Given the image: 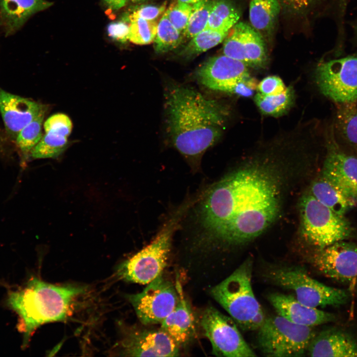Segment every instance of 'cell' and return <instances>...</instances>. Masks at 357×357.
I'll use <instances>...</instances> for the list:
<instances>
[{
	"mask_svg": "<svg viewBox=\"0 0 357 357\" xmlns=\"http://www.w3.org/2000/svg\"><path fill=\"white\" fill-rule=\"evenodd\" d=\"M269 153L215 183L200 204L199 220L209 243L234 245L258 237L280 212L281 186L275 163L283 144L272 139Z\"/></svg>",
	"mask_w": 357,
	"mask_h": 357,
	"instance_id": "cell-1",
	"label": "cell"
},
{
	"mask_svg": "<svg viewBox=\"0 0 357 357\" xmlns=\"http://www.w3.org/2000/svg\"><path fill=\"white\" fill-rule=\"evenodd\" d=\"M164 97L171 143L196 170L204 153L221 138L228 110L218 101L175 81L166 84Z\"/></svg>",
	"mask_w": 357,
	"mask_h": 357,
	"instance_id": "cell-2",
	"label": "cell"
},
{
	"mask_svg": "<svg viewBox=\"0 0 357 357\" xmlns=\"http://www.w3.org/2000/svg\"><path fill=\"white\" fill-rule=\"evenodd\" d=\"M84 291L83 287L55 285L33 278L23 288L9 292L7 301L18 315L17 328L23 336V347L42 325L65 320L76 298Z\"/></svg>",
	"mask_w": 357,
	"mask_h": 357,
	"instance_id": "cell-3",
	"label": "cell"
},
{
	"mask_svg": "<svg viewBox=\"0 0 357 357\" xmlns=\"http://www.w3.org/2000/svg\"><path fill=\"white\" fill-rule=\"evenodd\" d=\"M253 260L245 259L210 291L213 298L243 331L257 330L266 317L251 285Z\"/></svg>",
	"mask_w": 357,
	"mask_h": 357,
	"instance_id": "cell-4",
	"label": "cell"
},
{
	"mask_svg": "<svg viewBox=\"0 0 357 357\" xmlns=\"http://www.w3.org/2000/svg\"><path fill=\"white\" fill-rule=\"evenodd\" d=\"M190 204L189 202L182 204L149 244L119 266L117 273L119 279L147 285L162 274L169 257L173 235Z\"/></svg>",
	"mask_w": 357,
	"mask_h": 357,
	"instance_id": "cell-5",
	"label": "cell"
},
{
	"mask_svg": "<svg viewBox=\"0 0 357 357\" xmlns=\"http://www.w3.org/2000/svg\"><path fill=\"white\" fill-rule=\"evenodd\" d=\"M299 213L302 236L316 249L345 240L354 234L353 227L344 215L334 212L309 192L300 199Z\"/></svg>",
	"mask_w": 357,
	"mask_h": 357,
	"instance_id": "cell-6",
	"label": "cell"
},
{
	"mask_svg": "<svg viewBox=\"0 0 357 357\" xmlns=\"http://www.w3.org/2000/svg\"><path fill=\"white\" fill-rule=\"evenodd\" d=\"M264 277L273 284L293 291L299 301L310 307L338 306L350 298L347 291L319 282L301 266H275L267 270Z\"/></svg>",
	"mask_w": 357,
	"mask_h": 357,
	"instance_id": "cell-7",
	"label": "cell"
},
{
	"mask_svg": "<svg viewBox=\"0 0 357 357\" xmlns=\"http://www.w3.org/2000/svg\"><path fill=\"white\" fill-rule=\"evenodd\" d=\"M257 331V347L267 357L302 356L316 335L312 327L295 324L278 314L266 317Z\"/></svg>",
	"mask_w": 357,
	"mask_h": 357,
	"instance_id": "cell-8",
	"label": "cell"
},
{
	"mask_svg": "<svg viewBox=\"0 0 357 357\" xmlns=\"http://www.w3.org/2000/svg\"><path fill=\"white\" fill-rule=\"evenodd\" d=\"M194 77L211 90L245 97L252 96L257 86L245 64L224 54L204 62L196 70Z\"/></svg>",
	"mask_w": 357,
	"mask_h": 357,
	"instance_id": "cell-9",
	"label": "cell"
},
{
	"mask_svg": "<svg viewBox=\"0 0 357 357\" xmlns=\"http://www.w3.org/2000/svg\"><path fill=\"white\" fill-rule=\"evenodd\" d=\"M314 78L319 91L334 103L357 102V54L322 60Z\"/></svg>",
	"mask_w": 357,
	"mask_h": 357,
	"instance_id": "cell-10",
	"label": "cell"
},
{
	"mask_svg": "<svg viewBox=\"0 0 357 357\" xmlns=\"http://www.w3.org/2000/svg\"><path fill=\"white\" fill-rule=\"evenodd\" d=\"M201 325L210 341L213 354L218 357H256L241 334L238 326L229 317L210 306L204 311Z\"/></svg>",
	"mask_w": 357,
	"mask_h": 357,
	"instance_id": "cell-11",
	"label": "cell"
},
{
	"mask_svg": "<svg viewBox=\"0 0 357 357\" xmlns=\"http://www.w3.org/2000/svg\"><path fill=\"white\" fill-rule=\"evenodd\" d=\"M326 154L320 175L357 201V155L336 141L331 122L323 128Z\"/></svg>",
	"mask_w": 357,
	"mask_h": 357,
	"instance_id": "cell-12",
	"label": "cell"
},
{
	"mask_svg": "<svg viewBox=\"0 0 357 357\" xmlns=\"http://www.w3.org/2000/svg\"><path fill=\"white\" fill-rule=\"evenodd\" d=\"M162 274L148 284L141 292L127 296L138 319L144 325L161 324L178 302L176 286Z\"/></svg>",
	"mask_w": 357,
	"mask_h": 357,
	"instance_id": "cell-13",
	"label": "cell"
},
{
	"mask_svg": "<svg viewBox=\"0 0 357 357\" xmlns=\"http://www.w3.org/2000/svg\"><path fill=\"white\" fill-rule=\"evenodd\" d=\"M311 258L313 266L325 276L357 287V246L341 240L316 249Z\"/></svg>",
	"mask_w": 357,
	"mask_h": 357,
	"instance_id": "cell-14",
	"label": "cell"
},
{
	"mask_svg": "<svg viewBox=\"0 0 357 357\" xmlns=\"http://www.w3.org/2000/svg\"><path fill=\"white\" fill-rule=\"evenodd\" d=\"M223 41L224 55L242 62L248 67L260 69L266 66L268 55L264 39L251 25L238 22Z\"/></svg>",
	"mask_w": 357,
	"mask_h": 357,
	"instance_id": "cell-15",
	"label": "cell"
},
{
	"mask_svg": "<svg viewBox=\"0 0 357 357\" xmlns=\"http://www.w3.org/2000/svg\"><path fill=\"white\" fill-rule=\"evenodd\" d=\"M122 356L131 357H177L179 347L161 329L131 328L121 341Z\"/></svg>",
	"mask_w": 357,
	"mask_h": 357,
	"instance_id": "cell-16",
	"label": "cell"
},
{
	"mask_svg": "<svg viewBox=\"0 0 357 357\" xmlns=\"http://www.w3.org/2000/svg\"><path fill=\"white\" fill-rule=\"evenodd\" d=\"M45 109L47 107L43 104L0 88V113L7 132L13 138Z\"/></svg>",
	"mask_w": 357,
	"mask_h": 357,
	"instance_id": "cell-17",
	"label": "cell"
},
{
	"mask_svg": "<svg viewBox=\"0 0 357 357\" xmlns=\"http://www.w3.org/2000/svg\"><path fill=\"white\" fill-rule=\"evenodd\" d=\"M267 298L278 315L296 324L313 327L336 319L334 314L306 305L292 295L274 293Z\"/></svg>",
	"mask_w": 357,
	"mask_h": 357,
	"instance_id": "cell-18",
	"label": "cell"
},
{
	"mask_svg": "<svg viewBox=\"0 0 357 357\" xmlns=\"http://www.w3.org/2000/svg\"><path fill=\"white\" fill-rule=\"evenodd\" d=\"M178 302L173 310L161 323L160 329L165 332L180 348L188 343L195 333V320L185 298L180 281L177 277L175 284Z\"/></svg>",
	"mask_w": 357,
	"mask_h": 357,
	"instance_id": "cell-19",
	"label": "cell"
},
{
	"mask_svg": "<svg viewBox=\"0 0 357 357\" xmlns=\"http://www.w3.org/2000/svg\"><path fill=\"white\" fill-rule=\"evenodd\" d=\"M307 352L311 357H357V341L344 331L328 329L316 334Z\"/></svg>",
	"mask_w": 357,
	"mask_h": 357,
	"instance_id": "cell-20",
	"label": "cell"
},
{
	"mask_svg": "<svg viewBox=\"0 0 357 357\" xmlns=\"http://www.w3.org/2000/svg\"><path fill=\"white\" fill-rule=\"evenodd\" d=\"M52 4L46 0H0V20L5 35L14 34L32 15Z\"/></svg>",
	"mask_w": 357,
	"mask_h": 357,
	"instance_id": "cell-21",
	"label": "cell"
},
{
	"mask_svg": "<svg viewBox=\"0 0 357 357\" xmlns=\"http://www.w3.org/2000/svg\"><path fill=\"white\" fill-rule=\"evenodd\" d=\"M334 104L331 123L335 138L345 150L357 155V102Z\"/></svg>",
	"mask_w": 357,
	"mask_h": 357,
	"instance_id": "cell-22",
	"label": "cell"
},
{
	"mask_svg": "<svg viewBox=\"0 0 357 357\" xmlns=\"http://www.w3.org/2000/svg\"><path fill=\"white\" fill-rule=\"evenodd\" d=\"M309 192L320 202L341 215H344L357 205V201L345 194L320 175L313 180Z\"/></svg>",
	"mask_w": 357,
	"mask_h": 357,
	"instance_id": "cell-23",
	"label": "cell"
},
{
	"mask_svg": "<svg viewBox=\"0 0 357 357\" xmlns=\"http://www.w3.org/2000/svg\"><path fill=\"white\" fill-rule=\"evenodd\" d=\"M281 8L278 0H251L249 7L250 25L264 39L273 33Z\"/></svg>",
	"mask_w": 357,
	"mask_h": 357,
	"instance_id": "cell-24",
	"label": "cell"
},
{
	"mask_svg": "<svg viewBox=\"0 0 357 357\" xmlns=\"http://www.w3.org/2000/svg\"><path fill=\"white\" fill-rule=\"evenodd\" d=\"M295 100V91L291 86L273 94L264 95L258 92L254 97L255 104L263 114L274 117L286 114L293 106Z\"/></svg>",
	"mask_w": 357,
	"mask_h": 357,
	"instance_id": "cell-25",
	"label": "cell"
},
{
	"mask_svg": "<svg viewBox=\"0 0 357 357\" xmlns=\"http://www.w3.org/2000/svg\"><path fill=\"white\" fill-rule=\"evenodd\" d=\"M239 17L238 9L230 0H213L205 29L229 31Z\"/></svg>",
	"mask_w": 357,
	"mask_h": 357,
	"instance_id": "cell-26",
	"label": "cell"
},
{
	"mask_svg": "<svg viewBox=\"0 0 357 357\" xmlns=\"http://www.w3.org/2000/svg\"><path fill=\"white\" fill-rule=\"evenodd\" d=\"M229 31L204 29L191 38L179 56L186 60H191L222 42Z\"/></svg>",
	"mask_w": 357,
	"mask_h": 357,
	"instance_id": "cell-27",
	"label": "cell"
},
{
	"mask_svg": "<svg viewBox=\"0 0 357 357\" xmlns=\"http://www.w3.org/2000/svg\"><path fill=\"white\" fill-rule=\"evenodd\" d=\"M183 36L170 21L165 11L158 22L153 41L155 53L162 54L175 49L181 43Z\"/></svg>",
	"mask_w": 357,
	"mask_h": 357,
	"instance_id": "cell-28",
	"label": "cell"
},
{
	"mask_svg": "<svg viewBox=\"0 0 357 357\" xmlns=\"http://www.w3.org/2000/svg\"><path fill=\"white\" fill-rule=\"evenodd\" d=\"M67 137L58 132L49 131L42 136L39 143L31 151L34 159L55 158L67 148Z\"/></svg>",
	"mask_w": 357,
	"mask_h": 357,
	"instance_id": "cell-29",
	"label": "cell"
},
{
	"mask_svg": "<svg viewBox=\"0 0 357 357\" xmlns=\"http://www.w3.org/2000/svg\"><path fill=\"white\" fill-rule=\"evenodd\" d=\"M46 111L45 109L41 112L24 127L16 136V144L23 153L31 152L41 139L42 125Z\"/></svg>",
	"mask_w": 357,
	"mask_h": 357,
	"instance_id": "cell-30",
	"label": "cell"
},
{
	"mask_svg": "<svg viewBox=\"0 0 357 357\" xmlns=\"http://www.w3.org/2000/svg\"><path fill=\"white\" fill-rule=\"evenodd\" d=\"M129 22L128 40L130 42L140 45L153 42L157 30V20L136 18Z\"/></svg>",
	"mask_w": 357,
	"mask_h": 357,
	"instance_id": "cell-31",
	"label": "cell"
},
{
	"mask_svg": "<svg viewBox=\"0 0 357 357\" xmlns=\"http://www.w3.org/2000/svg\"><path fill=\"white\" fill-rule=\"evenodd\" d=\"M213 0H202L192 4L193 8L184 36L191 38L205 29Z\"/></svg>",
	"mask_w": 357,
	"mask_h": 357,
	"instance_id": "cell-32",
	"label": "cell"
},
{
	"mask_svg": "<svg viewBox=\"0 0 357 357\" xmlns=\"http://www.w3.org/2000/svg\"><path fill=\"white\" fill-rule=\"evenodd\" d=\"M192 8V4L177 1L171 4L165 12L172 24L183 33L187 25Z\"/></svg>",
	"mask_w": 357,
	"mask_h": 357,
	"instance_id": "cell-33",
	"label": "cell"
},
{
	"mask_svg": "<svg viewBox=\"0 0 357 357\" xmlns=\"http://www.w3.org/2000/svg\"><path fill=\"white\" fill-rule=\"evenodd\" d=\"M46 132L54 131L68 137L72 130V122L65 114L58 113L50 116L44 122Z\"/></svg>",
	"mask_w": 357,
	"mask_h": 357,
	"instance_id": "cell-34",
	"label": "cell"
},
{
	"mask_svg": "<svg viewBox=\"0 0 357 357\" xmlns=\"http://www.w3.org/2000/svg\"><path fill=\"white\" fill-rule=\"evenodd\" d=\"M166 10V4L161 5H143L135 8L128 16L129 21L136 18L147 20H157Z\"/></svg>",
	"mask_w": 357,
	"mask_h": 357,
	"instance_id": "cell-35",
	"label": "cell"
},
{
	"mask_svg": "<svg viewBox=\"0 0 357 357\" xmlns=\"http://www.w3.org/2000/svg\"><path fill=\"white\" fill-rule=\"evenodd\" d=\"M286 86L278 76H268L263 79L257 85L258 92L264 95H270L281 92Z\"/></svg>",
	"mask_w": 357,
	"mask_h": 357,
	"instance_id": "cell-36",
	"label": "cell"
},
{
	"mask_svg": "<svg viewBox=\"0 0 357 357\" xmlns=\"http://www.w3.org/2000/svg\"><path fill=\"white\" fill-rule=\"evenodd\" d=\"M281 7L293 13H299L306 11L320 0H278Z\"/></svg>",
	"mask_w": 357,
	"mask_h": 357,
	"instance_id": "cell-37",
	"label": "cell"
},
{
	"mask_svg": "<svg viewBox=\"0 0 357 357\" xmlns=\"http://www.w3.org/2000/svg\"><path fill=\"white\" fill-rule=\"evenodd\" d=\"M109 36L113 39L121 43L128 40L129 25L123 21L112 22L107 27Z\"/></svg>",
	"mask_w": 357,
	"mask_h": 357,
	"instance_id": "cell-38",
	"label": "cell"
},
{
	"mask_svg": "<svg viewBox=\"0 0 357 357\" xmlns=\"http://www.w3.org/2000/svg\"><path fill=\"white\" fill-rule=\"evenodd\" d=\"M127 0H104L108 6L113 9H119L124 6Z\"/></svg>",
	"mask_w": 357,
	"mask_h": 357,
	"instance_id": "cell-39",
	"label": "cell"
},
{
	"mask_svg": "<svg viewBox=\"0 0 357 357\" xmlns=\"http://www.w3.org/2000/svg\"><path fill=\"white\" fill-rule=\"evenodd\" d=\"M201 0H177V1L180 3L194 4L199 2Z\"/></svg>",
	"mask_w": 357,
	"mask_h": 357,
	"instance_id": "cell-40",
	"label": "cell"
},
{
	"mask_svg": "<svg viewBox=\"0 0 357 357\" xmlns=\"http://www.w3.org/2000/svg\"><path fill=\"white\" fill-rule=\"evenodd\" d=\"M352 27L354 31V38L357 44V22L353 24Z\"/></svg>",
	"mask_w": 357,
	"mask_h": 357,
	"instance_id": "cell-41",
	"label": "cell"
},
{
	"mask_svg": "<svg viewBox=\"0 0 357 357\" xmlns=\"http://www.w3.org/2000/svg\"><path fill=\"white\" fill-rule=\"evenodd\" d=\"M130 0L133 2L138 3V2H142L145 1L147 0Z\"/></svg>",
	"mask_w": 357,
	"mask_h": 357,
	"instance_id": "cell-42",
	"label": "cell"
},
{
	"mask_svg": "<svg viewBox=\"0 0 357 357\" xmlns=\"http://www.w3.org/2000/svg\"><path fill=\"white\" fill-rule=\"evenodd\" d=\"M0 26H2V23H1L0 20Z\"/></svg>",
	"mask_w": 357,
	"mask_h": 357,
	"instance_id": "cell-43",
	"label": "cell"
}]
</instances>
